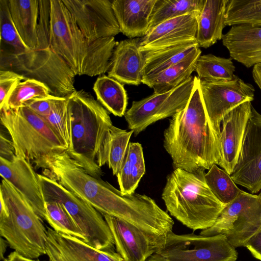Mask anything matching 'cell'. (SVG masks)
<instances>
[{
	"label": "cell",
	"instance_id": "obj_5",
	"mask_svg": "<svg viewBox=\"0 0 261 261\" xmlns=\"http://www.w3.org/2000/svg\"><path fill=\"white\" fill-rule=\"evenodd\" d=\"M71 126V145L66 152L90 175L100 178L98 160L113 123L108 111L88 92L75 90L66 97Z\"/></svg>",
	"mask_w": 261,
	"mask_h": 261
},
{
	"label": "cell",
	"instance_id": "obj_4",
	"mask_svg": "<svg viewBox=\"0 0 261 261\" xmlns=\"http://www.w3.org/2000/svg\"><path fill=\"white\" fill-rule=\"evenodd\" d=\"M205 170L174 169L167 177L162 194L170 215L193 230L212 226L225 207L205 179Z\"/></svg>",
	"mask_w": 261,
	"mask_h": 261
},
{
	"label": "cell",
	"instance_id": "obj_20",
	"mask_svg": "<svg viewBox=\"0 0 261 261\" xmlns=\"http://www.w3.org/2000/svg\"><path fill=\"white\" fill-rule=\"evenodd\" d=\"M139 38L116 42L113 49L108 75L123 85L138 86L142 82L145 56L139 47Z\"/></svg>",
	"mask_w": 261,
	"mask_h": 261
},
{
	"label": "cell",
	"instance_id": "obj_19",
	"mask_svg": "<svg viewBox=\"0 0 261 261\" xmlns=\"http://www.w3.org/2000/svg\"><path fill=\"white\" fill-rule=\"evenodd\" d=\"M251 107L250 101L241 104L229 113L221 123L220 159L218 165L229 175L238 161Z\"/></svg>",
	"mask_w": 261,
	"mask_h": 261
},
{
	"label": "cell",
	"instance_id": "obj_22",
	"mask_svg": "<svg viewBox=\"0 0 261 261\" xmlns=\"http://www.w3.org/2000/svg\"><path fill=\"white\" fill-rule=\"evenodd\" d=\"M156 0H113L112 7L120 33L129 39L142 38L149 30Z\"/></svg>",
	"mask_w": 261,
	"mask_h": 261
},
{
	"label": "cell",
	"instance_id": "obj_6",
	"mask_svg": "<svg viewBox=\"0 0 261 261\" xmlns=\"http://www.w3.org/2000/svg\"><path fill=\"white\" fill-rule=\"evenodd\" d=\"M0 117L13 143L16 155L34 164L36 168L42 169L47 158L67 150L45 118L25 105L16 109L3 106Z\"/></svg>",
	"mask_w": 261,
	"mask_h": 261
},
{
	"label": "cell",
	"instance_id": "obj_28",
	"mask_svg": "<svg viewBox=\"0 0 261 261\" xmlns=\"http://www.w3.org/2000/svg\"><path fill=\"white\" fill-rule=\"evenodd\" d=\"M93 90L97 100L108 111L116 116L124 115L128 98L122 84L108 75L102 74L96 79Z\"/></svg>",
	"mask_w": 261,
	"mask_h": 261
},
{
	"label": "cell",
	"instance_id": "obj_16",
	"mask_svg": "<svg viewBox=\"0 0 261 261\" xmlns=\"http://www.w3.org/2000/svg\"><path fill=\"white\" fill-rule=\"evenodd\" d=\"M46 229L48 261H124L115 248L100 250L77 238Z\"/></svg>",
	"mask_w": 261,
	"mask_h": 261
},
{
	"label": "cell",
	"instance_id": "obj_15",
	"mask_svg": "<svg viewBox=\"0 0 261 261\" xmlns=\"http://www.w3.org/2000/svg\"><path fill=\"white\" fill-rule=\"evenodd\" d=\"M111 231L116 252L124 261H146L165 240L154 238L124 220L102 215Z\"/></svg>",
	"mask_w": 261,
	"mask_h": 261
},
{
	"label": "cell",
	"instance_id": "obj_38",
	"mask_svg": "<svg viewBox=\"0 0 261 261\" xmlns=\"http://www.w3.org/2000/svg\"><path fill=\"white\" fill-rule=\"evenodd\" d=\"M55 97L50 95L47 97L33 99L28 101L24 105L38 115L45 118L50 113Z\"/></svg>",
	"mask_w": 261,
	"mask_h": 261
},
{
	"label": "cell",
	"instance_id": "obj_21",
	"mask_svg": "<svg viewBox=\"0 0 261 261\" xmlns=\"http://www.w3.org/2000/svg\"><path fill=\"white\" fill-rule=\"evenodd\" d=\"M222 40L230 58L246 67L261 62V28L232 26Z\"/></svg>",
	"mask_w": 261,
	"mask_h": 261
},
{
	"label": "cell",
	"instance_id": "obj_9",
	"mask_svg": "<svg viewBox=\"0 0 261 261\" xmlns=\"http://www.w3.org/2000/svg\"><path fill=\"white\" fill-rule=\"evenodd\" d=\"M260 228L261 198L258 195L241 190L225 206L214 224L202 230L200 234H224L235 248L245 247Z\"/></svg>",
	"mask_w": 261,
	"mask_h": 261
},
{
	"label": "cell",
	"instance_id": "obj_30",
	"mask_svg": "<svg viewBox=\"0 0 261 261\" xmlns=\"http://www.w3.org/2000/svg\"><path fill=\"white\" fill-rule=\"evenodd\" d=\"M205 1L156 0L150 15L149 30L164 21L184 15L191 14L198 18Z\"/></svg>",
	"mask_w": 261,
	"mask_h": 261
},
{
	"label": "cell",
	"instance_id": "obj_40",
	"mask_svg": "<svg viewBox=\"0 0 261 261\" xmlns=\"http://www.w3.org/2000/svg\"><path fill=\"white\" fill-rule=\"evenodd\" d=\"M245 247L255 258L261 261V231L252 237Z\"/></svg>",
	"mask_w": 261,
	"mask_h": 261
},
{
	"label": "cell",
	"instance_id": "obj_17",
	"mask_svg": "<svg viewBox=\"0 0 261 261\" xmlns=\"http://www.w3.org/2000/svg\"><path fill=\"white\" fill-rule=\"evenodd\" d=\"M197 17L184 15L164 21L139 38V47L143 53L155 51L196 41Z\"/></svg>",
	"mask_w": 261,
	"mask_h": 261
},
{
	"label": "cell",
	"instance_id": "obj_14",
	"mask_svg": "<svg viewBox=\"0 0 261 261\" xmlns=\"http://www.w3.org/2000/svg\"><path fill=\"white\" fill-rule=\"evenodd\" d=\"M78 27L90 40L120 33L110 0H62Z\"/></svg>",
	"mask_w": 261,
	"mask_h": 261
},
{
	"label": "cell",
	"instance_id": "obj_41",
	"mask_svg": "<svg viewBox=\"0 0 261 261\" xmlns=\"http://www.w3.org/2000/svg\"><path fill=\"white\" fill-rule=\"evenodd\" d=\"M252 76L255 83L261 90V62L257 63L253 66Z\"/></svg>",
	"mask_w": 261,
	"mask_h": 261
},
{
	"label": "cell",
	"instance_id": "obj_3",
	"mask_svg": "<svg viewBox=\"0 0 261 261\" xmlns=\"http://www.w3.org/2000/svg\"><path fill=\"white\" fill-rule=\"evenodd\" d=\"M0 70H10L44 84L50 95L66 97L76 90L75 74L49 46L31 49L22 41L10 14L0 15Z\"/></svg>",
	"mask_w": 261,
	"mask_h": 261
},
{
	"label": "cell",
	"instance_id": "obj_12",
	"mask_svg": "<svg viewBox=\"0 0 261 261\" xmlns=\"http://www.w3.org/2000/svg\"><path fill=\"white\" fill-rule=\"evenodd\" d=\"M200 86L208 118L220 138L223 118L241 104L252 101L254 88L237 76L226 81L200 79Z\"/></svg>",
	"mask_w": 261,
	"mask_h": 261
},
{
	"label": "cell",
	"instance_id": "obj_43",
	"mask_svg": "<svg viewBox=\"0 0 261 261\" xmlns=\"http://www.w3.org/2000/svg\"><path fill=\"white\" fill-rule=\"evenodd\" d=\"M7 245H9L7 241L1 237L0 243V257L1 259H4V254L7 249Z\"/></svg>",
	"mask_w": 261,
	"mask_h": 261
},
{
	"label": "cell",
	"instance_id": "obj_26",
	"mask_svg": "<svg viewBox=\"0 0 261 261\" xmlns=\"http://www.w3.org/2000/svg\"><path fill=\"white\" fill-rule=\"evenodd\" d=\"M134 133L113 125L110 127L105 138L98 160V165L101 168L107 164L116 175L120 171L129 144V140Z\"/></svg>",
	"mask_w": 261,
	"mask_h": 261
},
{
	"label": "cell",
	"instance_id": "obj_39",
	"mask_svg": "<svg viewBox=\"0 0 261 261\" xmlns=\"http://www.w3.org/2000/svg\"><path fill=\"white\" fill-rule=\"evenodd\" d=\"M13 143L1 133L0 136V158L12 161L16 156Z\"/></svg>",
	"mask_w": 261,
	"mask_h": 261
},
{
	"label": "cell",
	"instance_id": "obj_42",
	"mask_svg": "<svg viewBox=\"0 0 261 261\" xmlns=\"http://www.w3.org/2000/svg\"><path fill=\"white\" fill-rule=\"evenodd\" d=\"M4 261H31L30 258L25 257L14 251L11 252L7 257L5 258Z\"/></svg>",
	"mask_w": 261,
	"mask_h": 261
},
{
	"label": "cell",
	"instance_id": "obj_44",
	"mask_svg": "<svg viewBox=\"0 0 261 261\" xmlns=\"http://www.w3.org/2000/svg\"><path fill=\"white\" fill-rule=\"evenodd\" d=\"M146 261H169L158 253L151 255Z\"/></svg>",
	"mask_w": 261,
	"mask_h": 261
},
{
	"label": "cell",
	"instance_id": "obj_33",
	"mask_svg": "<svg viewBox=\"0 0 261 261\" xmlns=\"http://www.w3.org/2000/svg\"><path fill=\"white\" fill-rule=\"evenodd\" d=\"M206 182L215 196L225 205L233 200L241 191L229 175L214 164L205 174Z\"/></svg>",
	"mask_w": 261,
	"mask_h": 261
},
{
	"label": "cell",
	"instance_id": "obj_31",
	"mask_svg": "<svg viewBox=\"0 0 261 261\" xmlns=\"http://www.w3.org/2000/svg\"><path fill=\"white\" fill-rule=\"evenodd\" d=\"M225 24L261 28V0H228Z\"/></svg>",
	"mask_w": 261,
	"mask_h": 261
},
{
	"label": "cell",
	"instance_id": "obj_2",
	"mask_svg": "<svg viewBox=\"0 0 261 261\" xmlns=\"http://www.w3.org/2000/svg\"><path fill=\"white\" fill-rule=\"evenodd\" d=\"M163 146L174 169L196 172L208 170L219 162V136L208 118L200 79L196 75L188 103L171 117L164 131Z\"/></svg>",
	"mask_w": 261,
	"mask_h": 261
},
{
	"label": "cell",
	"instance_id": "obj_46",
	"mask_svg": "<svg viewBox=\"0 0 261 261\" xmlns=\"http://www.w3.org/2000/svg\"><path fill=\"white\" fill-rule=\"evenodd\" d=\"M258 195L259 196L260 198H261V190H260Z\"/></svg>",
	"mask_w": 261,
	"mask_h": 261
},
{
	"label": "cell",
	"instance_id": "obj_27",
	"mask_svg": "<svg viewBox=\"0 0 261 261\" xmlns=\"http://www.w3.org/2000/svg\"><path fill=\"white\" fill-rule=\"evenodd\" d=\"M145 170L141 144L130 142L121 169L116 175L120 191L124 194L134 193Z\"/></svg>",
	"mask_w": 261,
	"mask_h": 261
},
{
	"label": "cell",
	"instance_id": "obj_45",
	"mask_svg": "<svg viewBox=\"0 0 261 261\" xmlns=\"http://www.w3.org/2000/svg\"><path fill=\"white\" fill-rule=\"evenodd\" d=\"M30 260L31 261H40L39 260H37L36 259H30Z\"/></svg>",
	"mask_w": 261,
	"mask_h": 261
},
{
	"label": "cell",
	"instance_id": "obj_18",
	"mask_svg": "<svg viewBox=\"0 0 261 261\" xmlns=\"http://www.w3.org/2000/svg\"><path fill=\"white\" fill-rule=\"evenodd\" d=\"M0 175L30 203L36 213L45 220V200L41 185L31 164L16 156L10 161L0 158Z\"/></svg>",
	"mask_w": 261,
	"mask_h": 261
},
{
	"label": "cell",
	"instance_id": "obj_36",
	"mask_svg": "<svg viewBox=\"0 0 261 261\" xmlns=\"http://www.w3.org/2000/svg\"><path fill=\"white\" fill-rule=\"evenodd\" d=\"M45 220L53 229L86 242L82 231L60 203L54 201H45Z\"/></svg>",
	"mask_w": 261,
	"mask_h": 261
},
{
	"label": "cell",
	"instance_id": "obj_10",
	"mask_svg": "<svg viewBox=\"0 0 261 261\" xmlns=\"http://www.w3.org/2000/svg\"><path fill=\"white\" fill-rule=\"evenodd\" d=\"M169 261H237L238 252L226 236L169 233L157 252Z\"/></svg>",
	"mask_w": 261,
	"mask_h": 261
},
{
	"label": "cell",
	"instance_id": "obj_24",
	"mask_svg": "<svg viewBox=\"0 0 261 261\" xmlns=\"http://www.w3.org/2000/svg\"><path fill=\"white\" fill-rule=\"evenodd\" d=\"M14 26L23 43L31 49L38 47L39 0H8Z\"/></svg>",
	"mask_w": 261,
	"mask_h": 261
},
{
	"label": "cell",
	"instance_id": "obj_23",
	"mask_svg": "<svg viewBox=\"0 0 261 261\" xmlns=\"http://www.w3.org/2000/svg\"><path fill=\"white\" fill-rule=\"evenodd\" d=\"M228 2V0H205L197 18L196 41L199 47L207 48L222 39Z\"/></svg>",
	"mask_w": 261,
	"mask_h": 261
},
{
	"label": "cell",
	"instance_id": "obj_29",
	"mask_svg": "<svg viewBox=\"0 0 261 261\" xmlns=\"http://www.w3.org/2000/svg\"><path fill=\"white\" fill-rule=\"evenodd\" d=\"M197 46H198L196 41H192L145 53L143 77L157 74L179 63L187 58Z\"/></svg>",
	"mask_w": 261,
	"mask_h": 261
},
{
	"label": "cell",
	"instance_id": "obj_13",
	"mask_svg": "<svg viewBox=\"0 0 261 261\" xmlns=\"http://www.w3.org/2000/svg\"><path fill=\"white\" fill-rule=\"evenodd\" d=\"M252 194L261 190V114L252 106L241 150L230 175Z\"/></svg>",
	"mask_w": 261,
	"mask_h": 261
},
{
	"label": "cell",
	"instance_id": "obj_8",
	"mask_svg": "<svg viewBox=\"0 0 261 261\" xmlns=\"http://www.w3.org/2000/svg\"><path fill=\"white\" fill-rule=\"evenodd\" d=\"M45 201L60 203L82 231L86 242L100 250L115 248L110 229L103 215L55 179L38 174Z\"/></svg>",
	"mask_w": 261,
	"mask_h": 261
},
{
	"label": "cell",
	"instance_id": "obj_25",
	"mask_svg": "<svg viewBox=\"0 0 261 261\" xmlns=\"http://www.w3.org/2000/svg\"><path fill=\"white\" fill-rule=\"evenodd\" d=\"M201 50L197 46L185 59L153 75L143 77L142 83L152 88L153 93H162L176 88L186 81L195 71L196 61Z\"/></svg>",
	"mask_w": 261,
	"mask_h": 261
},
{
	"label": "cell",
	"instance_id": "obj_32",
	"mask_svg": "<svg viewBox=\"0 0 261 261\" xmlns=\"http://www.w3.org/2000/svg\"><path fill=\"white\" fill-rule=\"evenodd\" d=\"M195 71L198 77L205 81L231 80L235 66L232 59L218 57L212 54L200 56L196 61Z\"/></svg>",
	"mask_w": 261,
	"mask_h": 261
},
{
	"label": "cell",
	"instance_id": "obj_7",
	"mask_svg": "<svg viewBox=\"0 0 261 261\" xmlns=\"http://www.w3.org/2000/svg\"><path fill=\"white\" fill-rule=\"evenodd\" d=\"M0 197L8 210L0 216V233L10 247L23 256L35 259L45 254L47 229L27 200L2 179Z\"/></svg>",
	"mask_w": 261,
	"mask_h": 261
},
{
	"label": "cell",
	"instance_id": "obj_34",
	"mask_svg": "<svg viewBox=\"0 0 261 261\" xmlns=\"http://www.w3.org/2000/svg\"><path fill=\"white\" fill-rule=\"evenodd\" d=\"M45 119L68 150L71 145V126L66 97H55L50 113Z\"/></svg>",
	"mask_w": 261,
	"mask_h": 261
},
{
	"label": "cell",
	"instance_id": "obj_11",
	"mask_svg": "<svg viewBox=\"0 0 261 261\" xmlns=\"http://www.w3.org/2000/svg\"><path fill=\"white\" fill-rule=\"evenodd\" d=\"M195 75H191L176 88L162 93H153L134 101L124 116L129 129L138 135L154 122L172 117L184 108L191 95Z\"/></svg>",
	"mask_w": 261,
	"mask_h": 261
},
{
	"label": "cell",
	"instance_id": "obj_35",
	"mask_svg": "<svg viewBox=\"0 0 261 261\" xmlns=\"http://www.w3.org/2000/svg\"><path fill=\"white\" fill-rule=\"evenodd\" d=\"M50 95L49 88L44 84L36 80L27 79L15 86L8 94L3 106L16 109L32 99Z\"/></svg>",
	"mask_w": 261,
	"mask_h": 261
},
{
	"label": "cell",
	"instance_id": "obj_37",
	"mask_svg": "<svg viewBox=\"0 0 261 261\" xmlns=\"http://www.w3.org/2000/svg\"><path fill=\"white\" fill-rule=\"evenodd\" d=\"M25 80L23 76L14 71L0 70V108L5 104L8 94L15 86Z\"/></svg>",
	"mask_w": 261,
	"mask_h": 261
},
{
	"label": "cell",
	"instance_id": "obj_1",
	"mask_svg": "<svg viewBox=\"0 0 261 261\" xmlns=\"http://www.w3.org/2000/svg\"><path fill=\"white\" fill-rule=\"evenodd\" d=\"M38 44L48 46L75 75L104 74L110 67L114 37L90 40L62 0H39Z\"/></svg>",
	"mask_w": 261,
	"mask_h": 261
}]
</instances>
